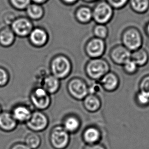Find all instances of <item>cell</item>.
Returning a JSON list of instances; mask_svg holds the SVG:
<instances>
[{
	"instance_id": "cell-1",
	"label": "cell",
	"mask_w": 149,
	"mask_h": 149,
	"mask_svg": "<svg viewBox=\"0 0 149 149\" xmlns=\"http://www.w3.org/2000/svg\"><path fill=\"white\" fill-rule=\"evenodd\" d=\"M51 74L59 80L66 78L72 70V63L68 57L62 54L55 55L49 63Z\"/></svg>"
},
{
	"instance_id": "cell-2",
	"label": "cell",
	"mask_w": 149,
	"mask_h": 149,
	"mask_svg": "<svg viewBox=\"0 0 149 149\" xmlns=\"http://www.w3.org/2000/svg\"><path fill=\"white\" fill-rule=\"evenodd\" d=\"M111 66L104 58L90 59L85 65L87 76L91 80L99 81L103 77L110 72Z\"/></svg>"
},
{
	"instance_id": "cell-3",
	"label": "cell",
	"mask_w": 149,
	"mask_h": 149,
	"mask_svg": "<svg viewBox=\"0 0 149 149\" xmlns=\"http://www.w3.org/2000/svg\"><path fill=\"white\" fill-rule=\"evenodd\" d=\"M121 44L131 52L142 48L143 38L139 29L134 26L128 27L121 34Z\"/></svg>"
},
{
	"instance_id": "cell-4",
	"label": "cell",
	"mask_w": 149,
	"mask_h": 149,
	"mask_svg": "<svg viewBox=\"0 0 149 149\" xmlns=\"http://www.w3.org/2000/svg\"><path fill=\"white\" fill-rule=\"evenodd\" d=\"M114 9L105 1H99L92 8L93 20L96 24L107 25L112 20Z\"/></svg>"
},
{
	"instance_id": "cell-5",
	"label": "cell",
	"mask_w": 149,
	"mask_h": 149,
	"mask_svg": "<svg viewBox=\"0 0 149 149\" xmlns=\"http://www.w3.org/2000/svg\"><path fill=\"white\" fill-rule=\"evenodd\" d=\"M70 134L61 125L52 128L49 135L50 145L54 149H65L70 143Z\"/></svg>"
},
{
	"instance_id": "cell-6",
	"label": "cell",
	"mask_w": 149,
	"mask_h": 149,
	"mask_svg": "<svg viewBox=\"0 0 149 149\" xmlns=\"http://www.w3.org/2000/svg\"><path fill=\"white\" fill-rule=\"evenodd\" d=\"M67 89L71 97L76 100H83L89 95V86L83 79L74 77L69 81Z\"/></svg>"
},
{
	"instance_id": "cell-7",
	"label": "cell",
	"mask_w": 149,
	"mask_h": 149,
	"mask_svg": "<svg viewBox=\"0 0 149 149\" xmlns=\"http://www.w3.org/2000/svg\"><path fill=\"white\" fill-rule=\"evenodd\" d=\"M106 50L105 40L94 37L87 40L84 46L85 54L90 59L102 58Z\"/></svg>"
},
{
	"instance_id": "cell-8",
	"label": "cell",
	"mask_w": 149,
	"mask_h": 149,
	"mask_svg": "<svg viewBox=\"0 0 149 149\" xmlns=\"http://www.w3.org/2000/svg\"><path fill=\"white\" fill-rule=\"evenodd\" d=\"M31 101L36 108L39 111L47 109L51 104V97L42 87H37L31 93Z\"/></svg>"
},
{
	"instance_id": "cell-9",
	"label": "cell",
	"mask_w": 149,
	"mask_h": 149,
	"mask_svg": "<svg viewBox=\"0 0 149 149\" xmlns=\"http://www.w3.org/2000/svg\"><path fill=\"white\" fill-rule=\"evenodd\" d=\"M49 124L47 116L42 111L39 110L32 112L30 119L26 122L27 127L31 130L36 133L44 131L48 127Z\"/></svg>"
},
{
	"instance_id": "cell-10",
	"label": "cell",
	"mask_w": 149,
	"mask_h": 149,
	"mask_svg": "<svg viewBox=\"0 0 149 149\" xmlns=\"http://www.w3.org/2000/svg\"><path fill=\"white\" fill-rule=\"evenodd\" d=\"M131 53L122 44H117L111 48L109 56L114 64L123 66L131 59Z\"/></svg>"
},
{
	"instance_id": "cell-11",
	"label": "cell",
	"mask_w": 149,
	"mask_h": 149,
	"mask_svg": "<svg viewBox=\"0 0 149 149\" xmlns=\"http://www.w3.org/2000/svg\"><path fill=\"white\" fill-rule=\"evenodd\" d=\"M34 28L32 20L24 17L16 18L11 25V29L15 35L21 37H28Z\"/></svg>"
},
{
	"instance_id": "cell-12",
	"label": "cell",
	"mask_w": 149,
	"mask_h": 149,
	"mask_svg": "<svg viewBox=\"0 0 149 149\" xmlns=\"http://www.w3.org/2000/svg\"><path fill=\"white\" fill-rule=\"evenodd\" d=\"M29 40L32 46L37 48H41L49 42V33L45 29L37 27H34L29 35Z\"/></svg>"
},
{
	"instance_id": "cell-13",
	"label": "cell",
	"mask_w": 149,
	"mask_h": 149,
	"mask_svg": "<svg viewBox=\"0 0 149 149\" xmlns=\"http://www.w3.org/2000/svg\"><path fill=\"white\" fill-rule=\"evenodd\" d=\"M102 89L107 92H113L119 88L120 79L116 73L109 72L99 81Z\"/></svg>"
},
{
	"instance_id": "cell-14",
	"label": "cell",
	"mask_w": 149,
	"mask_h": 149,
	"mask_svg": "<svg viewBox=\"0 0 149 149\" xmlns=\"http://www.w3.org/2000/svg\"><path fill=\"white\" fill-rule=\"evenodd\" d=\"M102 138L100 129L95 126H89L84 130L82 134L83 141L86 145H94L99 143Z\"/></svg>"
},
{
	"instance_id": "cell-15",
	"label": "cell",
	"mask_w": 149,
	"mask_h": 149,
	"mask_svg": "<svg viewBox=\"0 0 149 149\" xmlns=\"http://www.w3.org/2000/svg\"><path fill=\"white\" fill-rule=\"evenodd\" d=\"M74 16L79 24H88L93 20L92 8L86 5H81L75 10Z\"/></svg>"
},
{
	"instance_id": "cell-16",
	"label": "cell",
	"mask_w": 149,
	"mask_h": 149,
	"mask_svg": "<svg viewBox=\"0 0 149 149\" xmlns=\"http://www.w3.org/2000/svg\"><path fill=\"white\" fill-rule=\"evenodd\" d=\"M41 83V87L49 95L57 93L60 88V80L52 74H47Z\"/></svg>"
},
{
	"instance_id": "cell-17",
	"label": "cell",
	"mask_w": 149,
	"mask_h": 149,
	"mask_svg": "<svg viewBox=\"0 0 149 149\" xmlns=\"http://www.w3.org/2000/svg\"><path fill=\"white\" fill-rule=\"evenodd\" d=\"M83 106L89 112H96L100 109L102 103L97 95L89 94L83 100Z\"/></svg>"
},
{
	"instance_id": "cell-18",
	"label": "cell",
	"mask_w": 149,
	"mask_h": 149,
	"mask_svg": "<svg viewBox=\"0 0 149 149\" xmlns=\"http://www.w3.org/2000/svg\"><path fill=\"white\" fill-rule=\"evenodd\" d=\"M62 126L69 134L76 133L81 128V120L75 115H68L65 117Z\"/></svg>"
},
{
	"instance_id": "cell-19",
	"label": "cell",
	"mask_w": 149,
	"mask_h": 149,
	"mask_svg": "<svg viewBox=\"0 0 149 149\" xmlns=\"http://www.w3.org/2000/svg\"><path fill=\"white\" fill-rule=\"evenodd\" d=\"M28 18L31 20H39L45 15V9L43 5L31 3L26 9Z\"/></svg>"
},
{
	"instance_id": "cell-20",
	"label": "cell",
	"mask_w": 149,
	"mask_h": 149,
	"mask_svg": "<svg viewBox=\"0 0 149 149\" xmlns=\"http://www.w3.org/2000/svg\"><path fill=\"white\" fill-rule=\"evenodd\" d=\"M131 59L139 67H143L147 65L149 61V53L145 48H139L131 53Z\"/></svg>"
},
{
	"instance_id": "cell-21",
	"label": "cell",
	"mask_w": 149,
	"mask_h": 149,
	"mask_svg": "<svg viewBox=\"0 0 149 149\" xmlns=\"http://www.w3.org/2000/svg\"><path fill=\"white\" fill-rule=\"evenodd\" d=\"M32 113L29 108L24 105H19L13 110L12 116L16 121L26 123L30 119Z\"/></svg>"
},
{
	"instance_id": "cell-22",
	"label": "cell",
	"mask_w": 149,
	"mask_h": 149,
	"mask_svg": "<svg viewBox=\"0 0 149 149\" xmlns=\"http://www.w3.org/2000/svg\"><path fill=\"white\" fill-rule=\"evenodd\" d=\"M128 4L131 10L136 14H145L149 10V0H129Z\"/></svg>"
},
{
	"instance_id": "cell-23",
	"label": "cell",
	"mask_w": 149,
	"mask_h": 149,
	"mask_svg": "<svg viewBox=\"0 0 149 149\" xmlns=\"http://www.w3.org/2000/svg\"><path fill=\"white\" fill-rule=\"evenodd\" d=\"M16 126V121L12 115L8 112L0 114V128L9 131L14 129Z\"/></svg>"
},
{
	"instance_id": "cell-24",
	"label": "cell",
	"mask_w": 149,
	"mask_h": 149,
	"mask_svg": "<svg viewBox=\"0 0 149 149\" xmlns=\"http://www.w3.org/2000/svg\"><path fill=\"white\" fill-rule=\"evenodd\" d=\"M15 34L11 29L6 28L0 31V44L4 46H9L14 42Z\"/></svg>"
},
{
	"instance_id": "cell-25",
	"label": "cell",
	"mask_w": 149,
	"mask_h": 149,
	"mask_svg": "<svg viewBox=\"0 0 149 149\" xmlns=\"http://www.w3.org/2000/svg\"><path fill=\"white\" fill-rule=\"evenodd\" d=\"M93 34L94 37L105 40L109 36V28L107 25L96 24L93 27Z\"/></svg>"
},
{
	"instance_id": "cell-26",
	"label": "cell",
	"mask_w": 149,
	"mask_h": 149,
	"mask_svg": "<svg viewBox=\"0 0 149 149\" xmlns=\"http://www.w3.org/2000/svg\"><path fill=\"white\" fill-rule=\"evenodd\" d=\"M26 145L31 149L38 148L41 143V139L40 136L36 133L33 132L27 135L26 140Z\"/></svg>"
},
{
	"instance_id": "cell-27",
	"label": "cell",
	"mask_w": 149,
	"mask_h": 149,
	"mask_svg": "<svg viewBox=\"0 0 149 149\" xmlns=\"http://www.w3.org/2000/svg\"><path fill=\"white\" fill-rule=\"evenodd\" d=\"M122 67L124 72L129 75L136 74L139 68V66L131 59L125 63Z\"/></svg>"
},
{
	"instance_id": "cell-28",
	"label": "cell",
	"mask_w": 149,
	"mask_h": 149,
	"mask_svg": "<svg viewBox=\"0 0 149 149\" xmlns=\"http://www.w3.org/2000/svg\"><path fill=\"white\" fill-rule=\"evenodd\" d=\"M136 102L139 106L147 107L149 105V96L139 91L135 96Z\"/></svg>"
},
{
	"instance_id": "cell-29",
	"label": "cell",
	"mask_w": 149,
	"mask_h": 149,
	"mask_svg": "<svg viewBox=\"0 0 149 149\" xmlns=\"http://www.w3.org/2000/svg\"><path fill=\"white\" fill-rule=\"evenodd\" d=\"M114 10H121L127 6L129 0H105Z\"/></svg>"
},
{
	"instance_id": "cell-30",
	"label": "cell",
	"mask_w": 149,
	"mask_h": 149,
	"mask_svg": "<svg viewBox=\"0 0 149 149\" xmlns=\"http://www.w3.org/2000/svg\"><path fill=\"white\" fill-rule=\"evenodd\" d=\"M12 6L18 10H26L31 3V0H10Z\"/></svg>"
},
{
	"instance_id": "cell-31",
	"label": "cell",
	"mask_w": 149,
	"mask_h": 149,
	"mask_svg": "<svg viewBox=\"0 0 149 149\" xmlns=\"http://www.w3.org/2000/svg\"><path fill=\"white\" fill-rule=\"evenodd\" d=\"M139 91L149 96V74L143 76L140 81Z\"/></svg>"
},
{
	"instance_id": "cell-32",
	"label": "cell",
	"mask_w": 149,
	"mask_h": 149,
	"mask_svg": "<svg viewBox=\"0 0 149 149\" xmlns=\"http://www.w3.org/2000/svg\"><path fill=\"white\" fill-rule=\"evenodd\" d=\"M102 89V87L98 81L92 85L91 86H89V94L97 95V93L100 92Z\"/></svg>"
},
{
	"instance_id": "cell-33",
	"label": "cell",
	"mask_w": 149,
	"mask_h": 149,
	"mask_svg": "<svg viewBox=\"0 0 149 149\" xmlns=\"http://www.w3.org/2000/svg\"><path fill=\"white\" fill-rule=\"evenodd\" d=\"M8 75L4 69L0 67V86H4L8 82Z\"/></svg>"
},
{
	"instance_id": "cell-34",
	"label": "cell",
	"mask_w": 149,
	"mask_h": 149,
	"mask_svg": "<svg viewBox=\"0 0 149 149\" xmlns=\"http://www.w3.org/2000/svg\"><path fill=\"white\" fill-rule=\"evenodd\" d=\"M15 19L14 13L11 12L6 13L3 18L4 22L7 25H12Z\"/></svg>"
},
{
	"instance_id": "cell-35",
	"label": "cell",
	"mask_w": 149,
	"mask_h": 149,
	"mask_svg": "<svg viewBox=\"0 0 149 149\" xmlns=\"http://www.w3.org/2000/svg\"><path fill=\"white\" fill-rule=\"evenodd\" d=\"M83 149H107L104 145L100 143L94 145H86Z\"/></svg>"
},
{
	"instance_id": "cell-36",
	"label": "cell",
	"mask_w": 149,
	"mask_h": 149,
	"mask_svg": "<svg viewBox=\"0 0 149 149\" xmlns=\"http://www.w3.org/2000/svg\"><path fill=\"white\" fill-rule=\"evenodd\" d=\"M62 3L66 6H71L77 4L79 0H60Z\"/></svg>"
},
{
	"instance_id": "cell-37",
	"label": "cell",
	"mask_w": 149,
	"mask_h": 149,
	"mask_svg": "<svg viewBox=\"0 0 149 149\" xmlns=\"http://www.w3.org/2000/svg\"><path fill=\"white\" fill-rule=\"evenodd\" d=\"M11 149H31L26 144L18 143L14 145Z\"/></svg>"
},
{
	"instance_id": "cell-38",
	"label": "cell",
	"mask_w": 149,
	"mask_h": 149,
	"mask_svg": "<svg viewBox=\"0 0 149 149\" xmlns=\"http://www.w3.org/2000/svg\"><path fill=\"white\" fill-rule=\"evenodd\" d=\"M32 3L36 4H39L41 5H43L44 4H46L49 2V0H31Z\"/></svg>"
},
{
	"instance_id": "cell-39",
	"label": "cell",
	"mask_w": 149,
	"mask_h": 149,
	"mask_svg": "<svg viewBox=\"0 0 149 149\" xmlns=\"http://www.w3.org/2000/svg\"><path fill=\"white\" fill-rule=\"evenodd\" d=\"M144 31L146 36L149 38V21L146 24L144 27Z\"/></svg>"
},
{
	"instance_id": "cell-40",
	"label": "cell",
	"mask_w": 149,
	"mask_h": 149,
	"mask_svg": "<svg viewBox=\"0 0 149 149\" xmlns=\"http://www.w3.org/2000/svg\"><path fill=\"white\" fill-rule=\"evenodd\" d=\"M83 2L85 3H92L94 2H98L99 0H82Z\"/></svg>"
},
{
	"instance_id": "cell-41",
	"label": "cell",
	"mask_w": 149,
	"mask_h": 149,
	"mask_svg": "<svg viewBox=\"0 0 149 149\" xmlns=\"http://www.w3.org/2000/svg\"><path fill=\"white\" fill-rule=\"evenodd\" d=\"M0 114H1V108H0Z\"/></svg>"
}]
</instances>
